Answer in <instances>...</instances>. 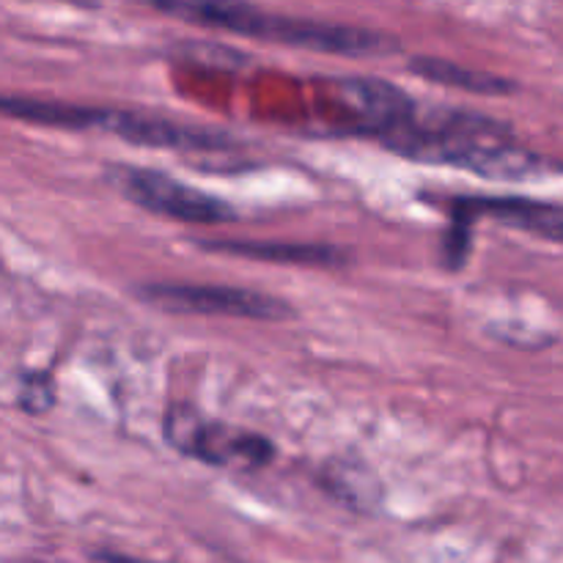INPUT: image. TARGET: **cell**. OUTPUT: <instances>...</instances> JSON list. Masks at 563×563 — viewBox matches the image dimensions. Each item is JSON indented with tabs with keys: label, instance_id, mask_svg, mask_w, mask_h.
<instances>
[{
	"label": "cell",
	"instance_id": "cell-6",
	"mask_svg": "<svg viewBox=\"0 0 563 563\" xmlns=\"http://www.w3.org/2000/svg\"><path fill=\"white\" fill-rule=\"evenodd\" d=\"M335 108L344 115V126L357 135H372L379 143L399 132L412 115L418 102L379 77H341L330 86Z\"/></svg>",
	"mask_w": 563,
	"mask_h": 563
},
{
	"label": "cell",
	"instance_id": "cell-7",
	"mask_svg": "<svg viewBox=\"0 0 563 563\" xmlns=\"http://www.w3.org/2000/svg\"><path fill=\"white\" fill-rule=\"evenodd\" d=\"M451 220L471 225L476 218L498 220L548 242H563V203L522 196H454L445 201Z\"/></svg>",
	"mask_w": 563,
	"mask_h": 563
},
{
	"label": "cell",
	"instance_id": "cell-10",
	"mask_svg": "<svg viewBox=\"0 0 563 563\" xmlns=\"http://www.w3.org/2000/svg\"><path fill=\"white\" fill-rule=\"evenodd\" d=\"M209 251L234 253L256 262L295 264V267H341L346 253L339 247L319 245V242H207Z\"/></svg>",
	"mask_w": 563,
	"mask_h": 563
},
{
	"label": "cell",
	"instance_id": "cell-13",
	"mask_svg": "<svg viewBox=\"0 0 563 563\" xmlns=\"http://www.w3.org/2000/svg\"><path fill=\"white\" fill-rule=\"evenodd\" d=\"M97 561L99 563H157V561H143V559H135V555H121V553H99Z\"/></svg>",
	"mask_w": 563,
	"mask_h": 563
},
{
	"label": "cell",
	"instance_id": "cell-9",
	"mask_svg": "<svg viewBox=\"0 0 563 563\" xmlns=\"http://www.w3.org/2000/svg\"><path fill=\"white\" fill-rule=\"evenodd\" d=\"M110 108H88V104L55 102V99L9 97L0 93V115L27 124L55 126V130H102L108 124Z\"/></svg>",
	"mask_w": 563,
	"mask_h": 563
},
{
	"label": "cell",
	"instance_id": "cell-4",
	"mask_svg": "<svg viewBox=\"0 0 563 563\" xmlns=\"http://www.w3.org/2000/svg\"><path fill=\"white\" fill-rule=\"evenodd\" d=\"M113 185L137 203L141 209L163 218L192 225L234 223L240 214L223 198H214L198 187L185 185L157 168H137V165H115L110 174Z\"/></svg>",
	"mask_w": 563,
	"mask_h": 563
},
{
	"label": "cell",
	"instance_id": "cell-11",
	"mask_svg": "<svg viewBox=\"0 0 563 563\" xmlns=\"http://www.w3.org/2000/svg\"><path fill=\"white\" fill-rule=\"evenodd\" d=\"M410 71H416L423 80L438 82V86L460 88V91L482 93V97H504V93L517 91V82L509 80V77L471 69V66H460L445 58H423V55L421 58H412Z\"/></svg>",
	"mask_w": 563,
	"mask_h": 563
},
{
	"label": "cell",
	"instance_id": "cell-5",
	"mask_svg": "<svg viewBox=\"0 0 563 563\" xmlns=\"http://www.w3.org/2000/svg\"><path fill=\"white\" fill-rule=\"evenodd\" d=\"M148 306H157L170 313H198V317H231L258 319V322H280L289 319L291 306L273 295L236 286H207V284H148L141 289Z\"/></svg>",
	"mask_w": 563,
	"mask_h": 563
},
{
	"label": "cell",
	"instance_id": "cell-12",
	"mask_svg": "<svg viewBox=\"0 0 563 563\" xmlns=\"http://www.w3.org/2000/svg\"><path fill=\"white\" fill-rule=\"evenodd\" d=\"M20 401L31 416H42L44 410H49L55 405V390L47 374H31V377H25Z\"/></svg>",
	"mask_w": 563,
	"mask_h": 563
},
{
	"label": "cell",
	"instance_id": "cell-1",
	"mask_svg": "<svg viewBox=\"0 0 563 563\" xmlns=\"http://www.w3.org/2000/svg\"><path fill=\"white\" fill-rule=\"evenodd\" d=\"M383 146L418 163L451 165L500 181L537 179L553 168L550 159L522 146L504 121L473 110L421 113L418 108V113L383 141Z\"/></svg>",
	"mask_w": 563,
	"mask_h": 563
},
{
	"label": "cell",
	"instance_id": "cell-8",
	"mask_svg": "<svg viewBox=\"0 0 563 563\" xmlns=\"http://www.w3.org/2000/svg\"><path fill=\"white\" fill-rule=\"evenodd\" d=\"M104 132H113L135 146L174 148V152H229L234 146L225 132L185 124L165 115L135 113V110H110Z\"/></svg>",
	"mask_w": 563,
	"mask_h": 563
},
{
	"label": "cell",
	"instance_id": "cell-14",
	"mask_svg": "<svg viewBox=\"0 0 563 563\" xmlns=\"http://www.w3.org/2000/svg\"><path fill=\"white\" fill-rule=\"evenodd\" d=\"M60 3L77 5V9H99V5H102V0H60Z\"/></svg>",
	"mask_w": 563,
	"mask_h": 563
},
{
	"label": "cell",
	"instance_id": "cell-2",
	"mask_svg": "<svg viewBox=\"0 0 563 563\" xmlns=\"http://www.w3.org/2000/svg\"><path fill=\"white\" fill-rule=\"evenodd\" d=\"M146 3L176 20L240 33L247 38H262V42L286 44V47L313 49V53L385 55L399 47L390 36L368 31V27L297 20V16L264 11L245 0H146Z\"/></svg>",
	"mask_w": 563,
	"mask_h": 563
},
{
	"label": "cell",
	"instance_id": "cell-3",
	"mask_svg": "<svg viewBox=\"0 0 563 563\" xmlns=\"http://www.w3.org/2000/svg\"><path fill=\"white\" fill-rule=\"evenodd\" d=\"M165 443L190 460L225 471H258L275 460V445L264 434L209 421L192 407L176 405L165 412Z\"/></svg>",
	"mask_w": 563,
	"mask_h": 563
}]
</instances>
